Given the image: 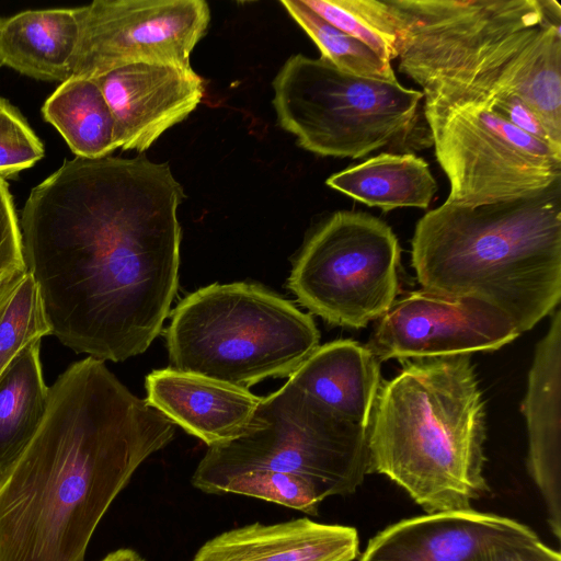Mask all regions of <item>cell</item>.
<instances>
[{
  "instance_id": "obj_22",
  "label": "cell",
  "mask_w": 561,
  "mask_h": 561,
  "mask_svg": "<svg viewBox=\"0 0 561 561\" xmlns=\"http://www.w3.org/2000/svg\"><path fill=\"white\" fill-rule=\"evenodd\" d=\"M42 113L78 158H104L118 148L110 107L94 79L70 77L61 82Z\"/></svg>"
},
{
  "instance_id": "obj_7",
  "label": "cell",
  "mask_w": 561,
  "mask_h": 561,
  "mask_svg": "<svg viewBox=\"0 0 561 561\" xmlns=\"http://www.w3.org/2000/svg\"><path fill=\"white\" fill-rule=\"evenodd\" d=\"M256 470L304 478L323 500L352 494L370 472L367 427L341 417L288 379L261 399L243 435L208 447L191 482L209 493L227 478Z\"/></svg>"
},
{
  "instance_id": "obj_11",
  "label": "cell",
  "mask_w": 561,
  "mask_h": 561,
  "mask_svg": "<svg viewBox=\"0 0 561 561\" xmlns=\"http://www.w3.org/2000/svg\"><path fill=\"white\" fill-rule=\"evenodd\" d=\"M78 10L72 77L88 79L140 62L191 66L210 22L204 0H95Z\"/></svg>"
},
{
  "instance_id": "obj_29",
  "label": "cell",
  "mask_w": 561,
  "mask_h": 561,
  "mask_svg": "<svg viewBox=\"0 0 561 561\" xmlns=\"http://www.w3.org/2000/svg\"><path fill=\"white\" fill-rule=\"evenodd\" d=\"M469 561H561V556L523 525L483 543Z\"/></svg>"
},
{
  "instance_id": "obj_23",
  "label": "cell",
  "mask_w": 561,
  "mask_h": 561,
  "mask_svg": "<svg viewBox=\"0 0 561 561\" xmlns=\"http://www.w3.org/2000/svg\"><path fill=\"white\" fill-rule=\"evenodd\" d=\"M294 21L313 41L321 58L347 73L383 81H398L389 61L365 44L340 31L306 7L301 0H282Z\"/></svg>"
},
{
  "instance_id": "obj_4",
  "label": "cell",
  "mask_w": 561,
  "mask_h": 561,
  "mask_svg": "<svg viewBox=\"0 0 561 561\" xmlns=\"http://www.w3.org/2000/svg\"><path fill=\"white\" fill-rule=\"evenodd\" d=\"M411 244L422 289L479 300L528 331L561 298V180L494 204L445 201L421 217Z\"/></svg>"
},
{
  "instance_id": "obj_16",
  "label": "cell",
  "mask_w": 561,
  "mask_h": 561,
  "mask_svg": "<svg viewBox=\"0 0 561 561\" xmlns=\"http://www.w3.org/2000/svg\"><path fill=\"white\" fill-rule=\"evenodd\" d=\"M522 526L473 508L426 514L378 533L359 561H469L483 543Z\"/></svg>"
},
{
  "instance_id": "obj_24",
  "label": "cell",
  "mask_w": 561,
  "mask_h": 561,
  "mask_svg": "<svg viewBox=\"0 0 561 561\" xmlns=\"http://www.w3.org/2000/svg\"><path fill=\"white\" fill-rule=\"evenodd\" d=\"M323 20L358 39L380 58H398L394 19L388 1L378 0H301Z\"/></svg>"
},
{
  "instance_id": "obj_13",
  "label": "cell",
  "mask_w": 561,
  "mask_h": 561,
  "mask_svg": "<svg viewBox=\"0 0 561 561\" xmlns=\"http://www.w3.org/2000/svg\"><path fill=\"white\" fill-rule=\"evenodd\" d=\"M94 80L110 107L117 147L139 153L184 121L205 94L192 66L133 64Z\"/></svg>"
},
{
  "instance_id": "obj_18",
  "label": "cell",
  "mask_w": 561,
  "mask_h": 561,
  "mask_svg": "<svg viewBox=\"0 0 561 561\" xmlns=\"http://www.w3.org/2000/svg\"><path fill=\"white\" fill-rule=\"evenodd\" d=\"M341 417L368 426L381 385L375 352L353 340L319 345L288 377Z\"/></svg>"
},
{
  "instance_id": "obj_2",
  "label": "cell",
  "mask_w": 561,
  "mask_h": 561,
  "mask_svg": "<svg viewBox=\"0 0 561 561\" xmlns=\"http://www.w3.org/2000/svg\"><path fill=\"white\" fill-rule=\"evenodd\" d=\"M175 425L87 356L49 387L34 437L0 480V561H84L108 507Z\"/></svg>"
},
{
  "instance_id": "obj_21",
  "label": "cell",
  "mask_w": 561,
  "mask_h": 561,
  "mask_svg": "<svg viewBox=\"0 0 561 561\" xmlns=\"http://www.w3.org/2000/svg\"><path fill=\"white\" fill-rule=\"evenodd\" d=\"M41 341L22 350L0 375V480L37 432L47 410Z\"/></svg>"
},
{
  "instance_id": "obj_26",
  "label": "cell",
  "mask_w": 561,
  "mask_h": 561,
  "mask_svg": "<svg viewBox=\"0 0 561 561\" xmlns=\"http://www.w3.org/2000/svg\"><path fill=\"white\" fill-rule=\"evenodd\" d=\"M240 494L306 513L318 515L323 501L316 488L298 476L273 471H250L215 484L208 494Z\"/></svg>"
},
{
  "instance_id": "obj_5",
  "label": "cell",
  "mask_w": 561,
  "mask_h": 561,
  "mask_svg": "<svg viewBox=\"0 0 561 561\" xmlns=\"http://www.w3.org/2000/svg\"><path fill=\"white\" fill-rule=\"evenodd\" d=\"M367 438L370 472L426 514L472 508L489 486L484 401L470 354L403 360L379 387Z\"/></svg>"
},
{
  "instance_id": "obj_6",
  "label": "cell",
  "mask_w": 561,
  "mask_h": 561,
  "mask_svg": "<svg viewBox=\"0 0 561 561\" xmlns=\"http://www.w3.org/2000/svg\"><path fill=\"white\" fill-rule=\"evenodd\" d=\"M172 367L243 389L289 377L319 346L309 313L250 283L211 284L183 298L165 332Z\"/></svg>"
},
{
  "instance_id": "obj_17",
  "label": "cell",
  "mask_w": 561,
  "mask_h": 561,
  "mask_svg": "<svg viewBox=\"0 0 561 561\" xmlns=\"http://www.w3.org/2000/svg\"><path fill=\"white\" fill-rule=\"evenodd\" d=\"M358 534L350 526L298 518L254 523L215 536L192 561H353Z\"/></svg>"
},
{
  "instance_id": "obj_20",
  "label": "cell",
  "mask_w": 561,
  "mask_h": 561,
  "mask_svg": "<svg viewBox=\"0 0 561 561\" xmlns=\"http://www.w3.org/2000/svg\"><path fill=\"white\" fill-rule=\"evenodd\" d=\"M325 183L382 211L427 208L437 192L428 163L413 153L382 152L332 174Z\"/></svg>"
},
{
  "instance_id": "obj_9",
  "label": "cell",
  "mask_w": 561,
  "mask_h": 561,
  "mask_svg": "<svg viewBox=\"0 0 561 561\" xmlns=\"http://www.w3.org/2000/svg\"><path fill=\"white\" fill-rule=\"evenodd\" d=\"M400 259L389 225L367 213L339 210L307 239L287 287L325 322L365 328L397 300Z\"/></svg>"
},
{
  "instance_id": "obj_14",
  "label": "cell",
  "mask_w": 561,
  "mask_h": 561,
  "mask_svg": "<svg viewBox=\"0 0 561 561\" xmlns=\"http://www.w3.org/2000/svg\"><path fill=\"white\" fill-rule=\"evenodd\" d=\"M528 432V471L547 511L552 534L561 537V312L554 310L539 341L523 405Z\"/></svg>"
},
{
  "instance_id": "obj_30",
  "label": "cell",
  "mask_w": 561,
  "mask_h": 561,
  "mask_svg": "<svg viewBox=\"0 0 561 561\" xmlns=\"http://www.w3.org/2000/svg\"><path fill=\"white\" fill-rule=\"evenodd\" d=\"M490 108L504 121L561 152V147L554 144L535 112L518 96L501 98Z\"/></svg>"
},
{
  "instance_id": "obj_12",
  "label": "cell",
  "mask_w": 561,
  "mask_h": 561,
  "mask_svg": "<svg viewBox=\"0 0 561 561\" xmlns=\"http://www.w3.org/2000/svg\"><path fill=\"white\" fill-rule=\"evenodd\" d=\"M519 334L484 302L421 289L396 300L380 318L370 348L379 360L444 357L497 350Z\"/></svg>"
},
{
  "instance_id": "obj_28",
  "label": "cell",
  "mask_w": 561,
  "mask_h": 561,
  "mask_svg": "<svg viewBox=\"0 0 561 561\" xmlns=\"http://www.w3.org/2000/svg\"><path fill=\"white\" fill-rule=\"evenodd\" d=\"M26 274L20 219L9 185L0 178V297Z\"/></svg>"
},
{
  "instance_id": "obj_15",
  "label": "cell",
  "mask_w": 561,
  "mask_h": 561,
  "mask_svg": "<svg viewBox=\"0 0 561 561\" xmlns=\"http://www.w3.org/2000/svg\"><path fill=\"white\" fill-rule=\"evenodd\" d=\"M146 390L149 405L208 447L243 435L262 399L248 389L173 367L152 370Z\"/></svg>"
},
{
  "instance_id": "obj_1",
  "label": "cell",
  "mask_w": 561,
  "mask_h": 561,
  "mask_svg": "<svg viewBox=\"0 0 561 561\" xmlns=\"http://www.w3.org/2000/svg\"><path fill=\"white\" fill-rule=\"evenodd\" d=\"M183 198L144 156L65 160L31 191L20 227L51 335L103 362L150 346L178 290Z\"/></svg>"
},
{
  "instance_id": "obj_19",
  "label": "cell",
  "mask_w": 561,
  "mask_h": 561,
  "mask_svg": "<svg viewBox=\"0 0 561 561\" xmlns=\"http://www.w3.org/2000/svg\"><path fill=\"white\" fill-rule=\"evenodd\" d=\"M78 38V8L26 10L0 19V66L64 82L72 77Z\"/></svg>"
},
{
  "instance_id": "obj_25",
  "label": "cell",
  "mask_w": 561,
  "mask_h": 561,
  "mask_svg": "<svg viewBox=\"0 0 561 561\" xmlns=\"http://www.w3.org/2000/svg\"><path fill=\"white\" fill-rule=\"evenodd\" d=\"M51 335L39 289L27 274L0 297V375L35 341Z\"/></svg>"
},
{
  "instance_id": "obj_3",
  "label": "cell",
  "mask_w": 561,
  "mask_h": 561,
  "mask_svg": "<svg viewBox=\"0 0 561 561\" xmlns=\"http://www.w3.org/2000/svg\"><path fill=\"white\" fill-rule=\"evenodd\" d=\"M398 69L424 106L516 95L561 147V5L556 0H387Z\"/></svg>"
},
{
  "instance_id": "obj_10",
  "label": "cell",
  "mask_w": 561,
  "mask_h": 561,
  "mask_svg": "<svg viewBox=\"0 0 561 561\" xmlns=\"http://www.w3.org/2000/svg\"><path fill=\"white\" fill-rule=\"evenodd\" d=\"M423 115L449 180L448 203L480 206L511 201L561 180V152L484 103L423 106Z\"/></svg>"
},
{
  "instance_id": "obj_31",
  "label": "cell",
  "mask_w": 561,
  "mask_h": 561,
  "mask_svg": "<svg viewBox=\"0 0 561 561\" xmlns=\"http://www.w3.org/2000/svg\"><path fill=\"white\" fill-rule=\"evenodd\" d=\"M101 561H146L133 549L122 548L108 553Z\"/></svg>"
},
{
  "instance_id": "obj_27",
  "label": "cell",
  "mask_w": 561,
  "mask_h": 561,
  "mask_svg": "<svg viewBox=\"0 0 561 561\" xmlns=\"http://www.w3.org/2000/svg\"><path fill=\"white\" fill-rule=\"evenodd\" d=\"M44 154L42 141L26 121L0 98V178L33 167Z\"/></svg>"
},
{
  "instance_id": "obj_8",
  "label": "cell",
  "mask_w": 561,
  "mask_h": 561,
  "mask_svg": "<svg viewBox=\"0 0 561 561\" xmlns=\"http://www.w3.org/2000/svg\"><path fill=\"white\" fill-rule=\"evenodd\" d=\"M277 124L305 150L363 158L383 147L422 142V91L357 77L325 59L291 55L273 82Z\"/></svg>"
}]
</instances>
